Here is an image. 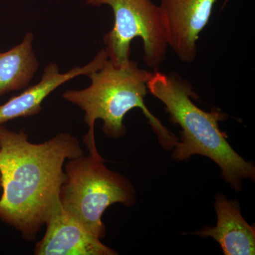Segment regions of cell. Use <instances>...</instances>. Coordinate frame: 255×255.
<instances>
[{
    "label": "cell",
    "mask_w": 255,
    "mask_h": 255,
    "mask_svg": "<svg viewBox=\"0 0 255 255\" xmlns=\"http://www.w3.org/2000/svg\"><path fill=\"white\" fill-rule=\"evenodd\" d=\"M83 155L80 142L70 133L32 143L23 129L15 132L0 125V220L23 239L34 241L60 202L65 161Z\"/></svg>",
    "instance_id": "6da1fadb"
},
{
    "label": "cell",
    "mask_w": 255,
    "mask_h": 255,
    "mask_svg": "<svg viewBox=\"0 0 255 255\" xmlns=\"http://www.w3.org/2000/svg\"><path fill=\"white\" fill-rule=\"evenodd\" d=\"M151 95L164 104L170 122L182 128L180 140L173 147L172 158L184 161L191 156L209 157L219 165L223 179L235 191L241 190L246 179L254 182L255 167L247 162L228 142L219 122L228 118L218 108L207 112L193 102L198 99L190 82L175 73H152L147 82Z\"/></svg>",
    "instance_id": "7a4b0ae2"
},
{
    "label": "cell",
    "mask_w": 255,
    "mask_h": 255,
    "mask_svg": "<svg viewBox=\"0 0 255 255\" xmlns=\"http://www.w3.org/2000/svg\"><path fill=\"white\" fill-rule=\"evenodd\" d=\"M151 75L150 72L139 68L135 60L116 65L108 58L100 70L87 75L91 80L90 86L84 90L64 92V100L85 112V122L89 130L83 140L90 155L102 157L96 147V121L102 120V130L107 137L120 138L127 133L124 117L134 108H140L148 119L162 147L166 150L173 149L179 139L151 113L145 104L148 91L147 82Z\"/></svg>",
    "instance_id": "3957f363"
},
{
    "label": "cell",
    "mask_w": 255,
    "mask_h": 255,
    "mask_svg": "<svg viewBox=\"0 0 255 255\" xmlns=\"http://www.w3.org/2000/svg\"><path fill=\"white\" fill-rule=\"evenodd\" d=\"M102 157L79 156L68 159L60 192L63 209L96 237L105 238L102 215L112 204L131 206L136 201L131 183L107 168Z\"/></svg>",
    "instance_id": "277c9868"
},
{
    "label": "cell",
    "mask_w": 255,
    "mask_h": 255,
    "mask_svg": "<svg viewBox=\"0 0 255 255\" xmlns=\"http://www.w3.org/2000/svg\"><path fill=\"white\" fill-rule=\"evenodd\" d=\"M92 6L108 5L113 10V28L104 36L109 60L116 65L130 60V43L139 37L143 61L150 68L163 63L169 48L158 5L152 0H87Z\"/></svg>",
    "instance_id": "5b68a950"
},
{
    "label": "cell",
    "mask_w": 255,
    "mask_h": 255,
    "mask_svg": "<svg viewBox=\"0 0 255 255\" xmlns=\"http://www.w3.org/2000/svg\"><path fill=\"white\" fill-rule=\"evenodd\" d=\"M218 0H160L159 8L169 48L190 64L197 55V42Z\"/></svg>",
    "instance_id": "8992f818"
},
{
    "label": "cell",
    "mask_w": 255,
    "mask_h": 255,
    "mask_svg": "<svg viewBox=\"0 0 255 255\" xmlns=\"http://www.w3.org/2000/svg\"><path fill=\"white\" fill-rule=\"evenodd\" d=\"M46 231L36 244V255H116L100 238L67 214L58 203L47 220Z\"/></svg>",
    "instance_id": "52a82bcc"
},
{
    "label": "cell",
    "mask_w": 255,
    "mask_h": 255,
    "mask_svg": "<svg viewBox=\"0 0 255 255\" xmlns=\"http://www.w3.org/2000/svg\"><path fill=\"white\" fill-rule=\"evenodd\" d=\"M108 58L107 50L102 49L90 63L85 66L75 67L65 73H60L56 63L48 64L38 83L0 105V125L13 119L26 118L39 114L43 101L55 89L71 79L80 75H89L100 70Z\"/></svg>",
    "instance_id": "ba28073f"
},
{
    "label": "cell",
    "mask_w": 255,
    "mask_h": 255,
    "mask_svg": "<svg viewBox=\"0 0 255 255\" xmlns=\"http://www.w3.org/2000/svg\"><path fill=\"white\" fill-rule=\"evenodd\" d=\"M215 209L217 215L216 226H206L195 234L214 238L224 255H254L255 226L248 224L243 217L238 201L228 200L222 194H217Z\"/></svg>",
    "instance_id": "9c48e42d"
},
{
    "label": "cell",
    "mask_w": 255,
    "mask_h": 255,
    "mask_svg": "<svg viewBox=\"0 0 255 255\" xmlns=\"http://www.w3.org/2000/svg\"><path fill=\"white\" fill-rule=\"evenodd\" d=\"M33 33L8 51L0 52V96L28 86L39 66L33 50Z\"/></svg>",
    "instance_id": "30bf717a"
},
{
    "label": "cell",
    "mask_w": 255,
    "mask_h": 255,
    "mask_svg": "<svg viewBox=\"0 0 255 255\" xmlns=\"http://www.w3.org/2000/svg\"><path fill=\"white\" fill-rule=\"evenodd\" d=\"M1 189V169H0V190Z\"/></svg>",
    "instance_id": "8fae6325"
},
{
    "label": "cell",
    "mask_w": 255,
    "mask_h": 255,
    "mask_svg": "<svg viewBox=\"0 0 255 255\" xmlns=\"http://www.w3.org/2000/svg\"><path fill=\"white\" fill-rule=\"evenodd\" d=\"M228 1H229V0H225L224 3H223V8H224V6H226V4H227Z\"/></svg>",
    "instance_id": "7c38bea8"
}]
</instances>
